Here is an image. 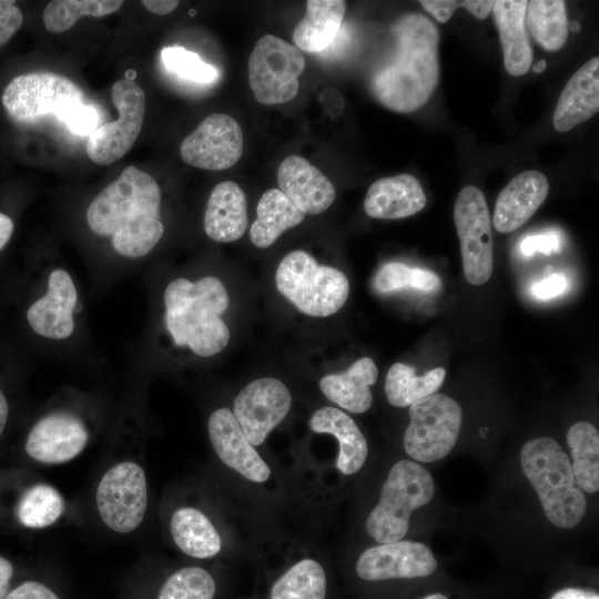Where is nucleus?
Here are the masks:
<instances>
[{"label": "nucleus", "mask_w": 599, "mask_h": 599, "mask_svg": "<svg viewBox=\"0 0 599 599\" xmlns=\"http://www.w3.org/2000/svg\"><path fill=\"white\" fill-rule=\"evenodd\" d=\"M309 428L337 439L339 448L336 467L343 475L351 476L362 469L368 455V445L349 415L336 407L324 406L312 415Z\"/></svg>", "instance_id": "23"}, {"label": "nucleus", "mask_w": 599, "mask_h": 599, "mask_svg": "<svg viewBox=\"0 0 599 599\" xmlns=\"http://www.w3.org/2000/svg\"><path fill=\"white\" fill-rule=\"evenodd\" d=\"M8 415H9V405H8L4 394L0 389V437L7 425Z\"/></svg>", "instance_id": "50"}, {"label": "nucleus", "mask_w": 599, "mask_h": 599, "mask_svg": "<svg viewBox=\"0 0 599 599\" xmlns=\"http://www.w3.org/2000/svg\"><path fill=\"white\" fill-rule=\"evenodd\" d=\"M246 197L232 181H223L212 190L204 214L206 235L215 242H234L247 227Z\"/></svg>", "instance_id": "24"}, {"label": "nucleus", "mask_w": 599, "mask_h": 599, "mask_svg": "<svg viewBox=\"0 0 599 599\" xmlns=\"http://www.w3.org/2000/svg\"><path fill=\"white\" fill-rule=\"evenodd\" d=\"M396 50L372 80L375 99L387 109L409 113L432 97L439 79L436 26L425 16L403 17L393 28Z\"/></svg>", "instance_id": "2"}, {"label": "nucleus", "mask_w": 599, "mask_h": 599, "mask_svg": "<svg viewBox=\"0 0 599 599\" xmlns=\"http://www.w3.org/2000/svg\"><path fill=\"white\" fill-rule=\"evenodd\" d=\"M207 432L216 456L226 467L252 483L268 480L270 466L247 440L229 408H217L210 415Z\"/></svg>", "instance_id": "17"}, {"label": "nucleus", "mask_w": 599, "mask_h": 599, "mask_svg": "<svg viewBox=\"0 0 599 599\" xmlns=\"http://www.w3.org/2000/svg\"><path fill=\"white\" fill-rule=\"evenodd\" d=\"M243 148L237 121L224 113H212L182 141L180 154L191 166L222 171L237 163Z\"/></svg>", "instance_id": "14"}, {"label": "nucleus", "mask_w": 599, "mask_h": 599, "mask_svg": "<svg viewBox=\"0 0 599 599\" xmlns=\"http://www.w3.org/2000/svg\"><path fill=\"white\" fill-rule=\"evenodd\" d=\"M277 182L280 190L304 214H321L335 200L336 192L332 182L300 155H290L281 162Z\"/></svg>", "instance_id": "19"}, {"label": "nucleus", "mask_w": 599, "mask_h": 599, "mask_svg": "<svg viewBox=\"0 0 599 599\" xmlns=\"http://www.w3.org/2000/svg\"><path fill=\"white\" fill-rule=\"evenodd\" d=\"M454 222L465 278L473 285H483L493 274L494 243L488 205L478 187L467 185L458 193Z\"/></svg>", "instance_id": "10"}, {"label": "nucleus", "mask_w": 599, "mask_h": 599, "mask_svg": "<svg viewBox=\"0 0 599 599\" xmlns=\"http://www.w3.org/2000/svg\"><path fill=\"white\" fill-rule=\"evenodd\" d=\"M526 14L534 38L545 50L557 51L564 47L568 38L565 1H528Z\"/></svg>", "instance_id": "34"}, {"label": "nucleus", "mask_w": 599, "mask_h": 599, "mask_svg": "<svg viewBox=\"0 0 599 599\" xmlns=\"http://www.w3.org/2000/svg\"><path fill=\"white\" fill-rule=\"evenodd\" d=\"M89 430L77 415L53 412L41 417L30 429L24 450L34 461L61 465L77 458L87 447Z\"/></svg>", "instance_id": "15"}, {"label": "nucleus", "mask_w": 599, "mask_h": 599, "mask_svg": "<svg viewBox=\"0 0 599 599\" xmlns=\"http://www.w3.org/2000/svg\"><path fill=\"white\" fill-rule=\"evenodd\" d=\"M422 599H448V598L444 596L443 593H432Z\"/></svg>", "instance_id": "52"}, {"label": "nucleus", "mask_w": 599, "mask_h": 599, "mask_svg": "<svg viewBox=\"0 0 599 599\" xmlns=\"http://www.w3.org/2000/svg\"><path fill=\"white\" fill-rule=\"evenodd\" d=\"M520 463L548 520L564 529L577 526L586 514L587 501L562 447L550 437L530 439L521 448Z\"/></svg>", "instance_id": "4"}, {"label": "nucleus", "mask_w": 599, "mask_h": 599, "mask_svg": "<svg viewBox=\"0 0 599 599\" xmlns=\"http://www.w3.org/2000/svg\"><path fill=\"white\" fill-rule=\"evenodd\" d=\"M291 405L292 396L284 383L274 377H262L240 390L232 413L247 440L256 447L284 420Z\"/></svg>", "instance_id": "13"}, {"label": "nucleus", "mask_w": 599, "mask_h": 599, "mask_svg": "<svg viewBox=\"0 0 599 599\" xmlns=\"http://www.w3.org/2000/svg\"><path fill=\"white\" fill-rule=\"evenodd\" d=\"M436 568L437 561L426 545L407 540L370 547L355 566L357 576L365 581L422 578Z\"/></svg>", "instance_id": "16"}, {"label": "nucleus", "mask_w": 599, "mask_h": 599, "mask_svg": "<svg viewBox=\"0 0 599 599\" xmlns=\"http://www.w3.org/2000/svg\"><path fill=\"white\" fill-rule=\"evenodd\" d=\"M65 500L52 485L38 483L21 495L17 505L18 521L29 529L54 525L64 514Z\"/></svg>", "instance_id": "33"}, {"label": "nucleus", "mask_w": 599, "mask_h": 599, "mask_svg": "<svg viewBox=\"0 0 599 599\" xmlns=\"http://www.w3.org/2000/svg\"><path fill=\"white\" fill-rule=\"evenodd\" d=\"M435 494L430 474L415 461L393 465L382 486L379 500L366 519L367 534L379 544L402 540L412 512L428 504Z\"/></svg>", "instance_id": "5"}, {"label": "nucleus", "mask_w": 599, "mask_h": 599, "mask_svg": "<svg viewBox=\"0 0 599 599\" xmlns=\"http://www.w3.org/2000/svg\"><path fill=\"white\" fill-rule=\"evenodd\" d=\"M426 202L419 181L403 173L375 181L366 193L364 210L374 219L397 220L418 213Z\"/></svg>", "instance_id": "21"}, {"label": "nucleus", "mask_w": 599, "mask_h": 599, "mask_svg": "<svg viewBox=\"0 0 599 599\" xmlns=\"http://www.w3.org/2000/svg\"><path fill=\"white\" fill-rule=\"evenodd\" d=\"M560 247V235L552 231L528 235L520 243V251L525 256H531L537 252L549 255L554 252H559Z\"/></svg>", "instance_id": "40"}, {"label": "nucleus", "mask_w": 599, "mask_h": 599, "mask_svg": "<svg viewBox=\"0 0 599 599\" xmlns=\"http://www.w3.org/2000/svg\"><path fill=\"white\" fill-rule=\"evenodd\" d=\"M23 21V14L14 1L0 0V45L8 42L18 31Z\"/></svg>", "instance_id": "41"}, {"label": "nucleus", "mask_w": 599, "mask_h": 599, "mask_svg": "<svg viewBox=\"0 0 599 599\" xmlns=\"http://www.w3.org/2000/svg\"><path fill=\"white\" fill-rule=\"evenodd\" d=\"M409 420L404 435L405 451L417 461L433 463L455 446L463 413L451 397L433 394L409 406Z\"/></svg>", "instance_id": "8"}, {"label": "nucleus", "mask_w": 599, "mask_h": 599, "mask_svg": "<svg viewBox=\"0 0 599 599\" xmlns=\"http://www.w3.org/2000/svg\"><path fill=\"white\" fill-rule=\"evenodd\" d=\"M119 112L116 121L97 128L87 141L85 152L97 164L110 165L123 158L134 145L145 114V94L131 79L116 81L111 90Z\"/></svg>", "instance_id": "12"}, {"label": "nucleus", "mask_w": 599, "mask_h": 599, "mask_svg": "<svg viewBox=\"0 0 599 599\" xmlns=\"http://www.w3.org/2000/svg\"><path fill=\"white\" fill-rule=\"evenodd\" d=\"M409 286L426 293H433L440 288L441 283L439 277L432 271L422 267H412Z\"/></svg>", "instance_id": "45"}, {"label": "nucleus", "mask_w": 599, "mask_h": 599, "mask_svg": "<svg viewBox=\"0 0 599 599\" xmlns=\"http://www.w3.org/2000/svg\"><path fill=\"white\" fill-rule=\"evenodd\" d=\"M257 219L251 226L250 237L258 248L273 245L288 229L305 219L293 202L280 190L270 189L261 196L256 207Z\"/></svg>", "instance_id": "29"}, {"label": "nucleus", "mask_w": 599, "mask_h": 599, "mask_svg": "<svg viewBox=\"0 0 599 599\" xmlns=\"http://www.w3.org/2000/svg\"><path fill=\"white\" fill-rule=\"evenodd\" d=\"M576 484L587 493L599 489V434L588 422L573 424L567 433Z\"/></svg>", "instance_id": "32"}, {"label": "nucleus", "mask_w": 599, "mask_h": 599, "mask_svg": "<svg viewBox=\"0 0 599 599\" xmlns=\"http://www.w3.org/2000/svg\"><path fill=\"white\" fill-rule=\"evenodd\" d=\"M527 2L498 0L493 7L502 47L504 64L508 73L515 77L526 74L532 62V51L525 31Z\"/></svg>", "instance_id": "26"}, {"label": "nucleus", "mask_w": 599, "mask_h": 599, "mask_svg": "<svg viewBox=\"0 0 599 599\" xmlns=\"http://www.w3.org/2000/svg\"><path fill=\"white\" fill-rule=\"evenodd\" d=\"M4 599H60V597L41 581L26 580L10 589Z\"/></svg>", "instance_id": "42"}, {"label": "nucleus", "mask_w": 599, "mask_h": 599, "mask_svg": "<svg viewBox=\"0 0 599 599\" xmlns=\"http://www.w3.org/2000/svg\"><path fill=\"white\" fill-rule=\"evenodd\" d=\"M71 132L90 135L99 123L95 109L83 101L72 104L59 119Z\"/></svg>", "instance_id": "39"}, {"label": "nucleus", "mask_w": 599, "mask_h": 599, "mask_svg": "<svg viewBox=\"0 0 599 599\" xmlns=\"http://www.w3.org/2000/svg\"><path fill=\"white\" fill-rule=\"evenodd\" d=\"M98 516L111 531L125 535L143 522L149 486L143 466L132 459H120L100 477L94 493Z\"/></svg>", "instance_id": "7"}, {"label": "nucleus", "mask_w": 599, "mask_h": 599, "mask_svg": "<svg viewBox=\"0 0 599 599\" xmlns=\"http://www.w3.org/2000/svg\"><path fill=\"white\" fill-rule=\"evenodd\" d=\"M549 192L544 173L529 170L516 175L498 194L493 225L499 233L522 226L541 206Z\"/></svg>", "instance_id": "20"}, {"label": "nucleus", "mask_w": 599, "mask_h": 599, "mask_svg": "<svg viewBox=\"0 0 599 599\" xmlns=\"http://www.w3.org/2000/svg\"><path fill=\"white\" fill-rule=\"evenodd\" d=\"M83 101L80 88L69 78L52 72H32L16 77L3 90L2 104L18 122L64 113L72 104Z\"/></svg>", "instance_id": "11"}, {"label": "nucleus", "mask_w": 599, "mask_h": 599, "mask_svg": "<svg viewBox=\"0 0 599 599\" xmlns=\"http://www.w3.org/2000/svg\"><path fill=\"white\" fill-rule=\"evenodd\" d=\"M412 267L400 262L384 264L373 280L374 288L382 294L399 291L409 285Z\"/></svg>", "instance_id": "38"}, {"label": "nucleus", "mask_w": 599, "mask_h": 599, "mask_svg": "<svg viewBox=\"0 0 599 599\" xmlns=\"http://www.w3.org/2000/svg\"><path fill=\"white\" fill-rule=\"evenodd\" d=\"M142 4L152 13L155 14H169L179 4V1L173 0H143Z\"/></svg>", "instance_id": "48"}, {"label": "nucleus", "mask_w": 599, "mask_h": 599, "mask_svg": "<svg viewBox=\"0 0 599 599\" xmlns=\"http://www.w3.org/2000/svg\"><path fill=\"white\" fill-rule=\"evenodd\" d=\"M550 599H599V595L595 591L570 587L557 591Z\"/></svg>", "instance_id": "47"}, {"label": "nucleus", "mask_w": 599, "mask_h": 599, "mask_svg": "<svg viewBox=\"0 0 599 599\" xmlns=\"http://www.w3.org/2000/svg\"><path fill=\"white\" fill-rule=\"evenodd\" d=\"M599 110V58L580 67L565 85L554 113V126L567 132Z\"/></svg>", "instance_id": "22"}, {"label": "nucleus", "mask_w": 599, "mask_h": 599, "mask_svg": "<svg viewBox=\"0 0 599 599\" xmlns=\"http://www.w3.org/2000/svg\"><path fill=\"white\" fill-rule=\"evenodd\" d=\"M568 28H569L571 31L577 32V31L580 30L581 27H580V23H579V22L572 21V22L568 23Z\"/></svg>", "instance_id": "53"}, {"label": "nucleus", "mask_w": 599, "mask_h": 599, "mask_svg": "<svg viewBox=\"0 0 599 599\" xmlns=\"http://www.w3.org/2000/svg\"><path fill=\"white\" fill-rule=\"evenodd\" d=\"M446 376L443 367H437L419 376L415 368L404 363H395L387 372L385 394L390 405L408 407L430 396L441 386Z\"/></svg>", "instance_id": "30"}, {"label": "nucleus", "mask_w": 599, "mask_h": 599, "mask_svg": "<svg viewBox=\"0 0 599 599\" xmlns=\"http://www.w3.org/2000/svg\"><path fill=\"white\" fill-rule=\"evenodd\" d=\"M13 232V222L12 220L3 214L0 213V250L4 247V245L10 240Z\"/></svg>", "instance_id": "49"}, {"label": "nucleus", "mask_w": 599, "mask_h": 599, "mask_svg": "<svg viewBox=\"0 0 599 599\" xmlns=\"http://www.w3.org/2000/svg\"><path fill=\"white\" fill-rule=\"evenodd\" d=\"M275 284L300 312L314 317L335 314L349 294V282L343 272L318 264L311 254L300 250L281 261Z\"/></svg>", "instance_id": "6"}, {"label": "nucleus", "mask_w": 599, "mask_h": 599, "mask_svg": "<svg viewBox=\"0 0 599 599\" xmlns=\"http://www.w3.org/2000/svg\"><path fill=\"white\" fill-rule=\"evenodd\" d=\"M346 3L342 0H308L305 16L293 31V40L301 51H323L337 34Z\"/></svg>", "instance_id": "28"}, {"label": "nucleus", "mask_w": 599, "mask_h": 599, "mask_svg": "<svg viewBox=\"0 0 599 599\" xmlns=\"http://www.w3.org/2000/svg\"><path fill=\"white\" fill-rule=\"evenodd\" d=\"M164 303L166 328L175 345L202 357L226 347L231 335L221 315L229 307V295L220 278L205 276L195 283L176 278L166 286Z\"/></svg>", "instance_id": "3"}, {"label": "nucleus", "mask_w": 599, "mask_h": 599, "mask_svg": "<svg viewBox=\"0 0 599 599\" xmlns=\"http://www.w3.org/2000/svg\"><path fill=\"white\" fill-rule=\"evenodd\" d=\"M567 286L568 282L565 275L555 273L532 284L531 294L537 300L545 301L559 296L566 291Z\"/></svg>", "instance_id": "43"}, {"label": "nucleus", "mask_w": 599, "mask_h": 599, "mask_svg": "<svg viewBox=\"0 0 599 599\" xmlns=\"http://www.w3.org/2000/svg\"><path fill=\"white\" fill-rule=\"evenodd\" d=\"M326 595L324 567L315 559L303 558L273 582L268 599H326Z\"/></svg>", "instance_id": "31"}, {"label": "nucleus", "mask_w": 599, "mask_h": 599, "mask_svg": "<svg viewBox=\"0 0 599 599\" xmlns=\"http://www.w3.org/2000/svg\"><path fill=\"white\" fill-rule=\"evenodd\" d=\"M78 304L74 283L64 270L51 272L48 292L28 309L27 318L39 335L53 339L69 337L74 329L73 312Z\"/></svg>", "instance_id": "18"}, {"label": "nucleus", "mask_w": 599, "mask_h": 599, "mask_svg": "<svg viewBox=\"0 0 599 599\" xmlns=\"http://www.w3.org/2000/svg\"><path fill=\"white\" fill-rule=\"evenodd\" d=\"M160 205L158 182L129 165L91 201L87 222L95 234L111 236L120 255L138 258L149 254L163 235Z\"/></svg>", "instance_id": "1"}, {"label": "nucleus", "mask_w": 599, "mask_h": 599, "mask_svg": "<svg viewBox=\"0 0 599 599\" xmlns=\"http://www.w3.org/2000/svg\"><path fill=\"white\" fill-rule=\"evenodd\" d=\"M303 52L285 40L264 34L255 43L247 64L248 83L262 104H280L293 100L304 71Z\"/></svg>", "instance_id": "9"}, {"label": "nucleus", "mask_w": 599, "mask_h": 599, "mask_svg": "<svg viewBox=\"0 0 599 599\" xmlns=\"http://www.w3.org/2000/svg\"><path fill=\"white\" fill-rule=\"evenodd\" d=\"M173 542L184 555L196 559H210L222 549V537L212 520L193 506L176 508L170 517Z\"/></svg>", "instance_id": "27"}, {"label": "nucleus", "mask_w": 599, "mask_h": 599, "mask_svg": "<svg viewBox=\"0 0 599 599\" xmlns=\"http://www.w3.org/2000/svg\"><path fill=\"white\" fill-rule=\"evenodd\" d=\"M377 378L378 368L374 361L362 357L343 373L325 375L318 385L331 402L351 413L363 414L372 406L370 386Z\"/></svg>", "instance_id": "25"}, {"label": "nucleus", "mask_w": 599, "mask_h": 599, "mask_svg": "<svg viewBox=\"0 0 599 599\" xmlns=\"http://www.w3.org/2000/svg\"><path fill=\"white\" fill-rule=\"evenodd\" d=\"M122 4L119 0H53L43 11V23L49 32H63L82 17H104L118 11Z\"/></svg>", "instance_id": "35"}, {"label": "nucleus", "mask_w": 599, "mask_h": 599, "mask_svg": "<svg viewBox=\"0 0 599 599\" xmlns=\"http://www.w3.org/2000/svg\"><path fill=\"white\" fill-rule=\"evenodd\" d=\"M419 3L438 22L444 23L449 20L456 9L465 8L468 11L470 0H423Z\"/></svg>", "instance_id": "44"}, {"label": "nucleus", "mask_w": 599, "mask_h": 599, "mask_svg": "<svg viewBox=\"0 0 599 599\" xmlns=\"http://www.w3.org/2000/svg\"><path fill=\"white\" fill-rule=\"evenodd\" d=\"M165 68L179 77L196 83H211L219 77V71L204 62L199 54L181 47H167L161 52Z\"/></svg>", "instance_id": "37"}, {"label": "nucleus", "mask_w": 599, "mask_h": 599, "mask_svg": "<svg viewBox=\"0 0 599 599\" xmlns=\"http://www.w3.org/2000/svg\"><path fill=\"white\" fill-rule=\"evenodd\" d=\"M13 573L12 564L7 558L0 556V599H4L10 591Z\"/></svg>", "instance_id": "46"}, {"label": "nucleus", "mask_w": 599, "mask_h": 599, "mask_svg": "<svg viewBox=\"0 0 599 599\" xmlns=\"http://www.w3.org/2000/svg\"><path fill=\"white\" fill-rule=\"evenodd\" d=\"M216 581L211 572L199 566L182 567L161 585L156 599H214Z\"/></svg>", "instance_id": "36"}, {"label": "nucleus", "mask_w": 599, "mask_h": 599, "mask_svg": "<svg viewBox=\"0 0 599 599\" xmlns=\"http://www.w3.org/2000/svg\"><path fill=\"white\" fill-rule=\"evenodd\" d=\"M547 67V62L545 60L538 61L536 64L532 65V70L536 73H541Z\"/></svg>", "instance_id": "51"}]
</instances>
